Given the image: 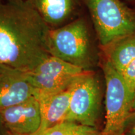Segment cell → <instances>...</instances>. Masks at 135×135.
<instances>
[{"label": "cell", "mask_w": 135, "mask_h": 135, "mask_svg": "<svg viewBox=\"0 0 135 135\" xmlns=\"http://www.w3.org/2000/svg\"><path fill=\"white\" fill-rule=\"evenodd\" d=\"M70 103L65 121L96 128L101 111L102 92L97 75L83 71L71 83Z\"/></svg>", "instance_id": "4"}, {"label": "cell", "mask_w": 135, "mask_h": 135, "mask_svg": "<svg viewBox=\"0 0 135 135\" xmlns=\"http://www.w3.org/2000/svg\"><path fill=\"white\" fill-rule=\"evenodd\" d=\"M0 135H11L0 117Z\"/></svg>", "instance_id": "16"}, {"label": "cell", "mask_w": 135, "mask_h": 135, "mask_svg": "<svg viewBox=\"0 0 135 135\" xmlns=\"http://www.w3.org/2000/svg\"><path fill=\"white\" fill-rule=\"evenodd\" d=\"M101 48L135 34V12L119 0H85Z\"/></svg>", "instance_id": "3"}, {"label": "cell", "mask_w": 135, "mask_h": 135, "mask_svg": "<svg viewBox=\"0 0 135 135\" xmlns=\"http://www.w3.org/2000/svg\"><path fill=\"white\" fill-rule=\"evenodd\" d=\"M51 28L31 0L0 2V65L31 71L50 56Z\"/></svg>", "instance_id": "1"}, {"label": "cell", "mask_w": 135, "mask_h": 135, "mask_svg": "<svg viewBox=\"0 0 135 135\" xmlns=\"http://www.w3.org/2000/svg\"><path fill=\"white\" fill-rule=\"evenodd\" d=\"M77 123L65 121L37 135H68Z\"/></svg>", "instance_id": "12"}, {"label": "cell", "mask_w": 135, "mask_h": 135, "mask_svg": "<svg viewBox=\"0 0 135 135\" xmlns=\"http://www.w3.org/2000/svg\"><path fill=\"white\" fill-rule=\"evenodd\" d=\"M97 128L76 124L68 135H98Z\"/></svg>", "instance_id": "14"}, {"label": "cell", "mask_w": 135, "mask_h": 135, "mask_svg": "<svg viewBox=\"0 0 135 135\" xmlns=\"http://www.w3.org/2000/svg\"><path fill=\"white\" fill-rule=\"evenodd\" d=\"M132 109H133V110H135V93L134 94V97H133V99Z\"/></svg>", "instance_id": "17"}, {"label": "cell", "mask_w": 135, "mask_h": 135, "mask_svg": "<svg viewBox=\"0 0 135 135\" xmlns=\"http://www.w3.org/2000/svg\"><path fill=\"white\" fill-rule=\"evenodd\" d=\"M1 1H2V0H0V2H1Z\"/></svg>", "instance_id": "18"}, {"label": "cell", "mask_w": 135, "mask_h": 135, "mask_svg": "<svg viewBox=\"0 0 135 135\" xmlns=\"http://www.w3.org/2000/svg\"><path fill=\"white\" fill-rule=\"evenodd\" d=\"M70 88L58 93L36 98L40 106L41 123L37 135L65 121L70 103Z\"/></svg>", "instance_id": "9"}, {"label": "cell", "mask_w": 135, "mask_h": 135, "mask_svg": "<svg viewBox=\"0 0 135 135\" xmlns=\"http://www.w3.org/2000/svg\"><path fill=\"white\" fill-rule=\"evenodd\" d=\"M11 135H18V134H11Z\"/></svg>", "instance_id": "19"}, {"label": "cell", "mask_w": 135, "mask_h": 135, "mask_svg": "<svg viewBox=\"0 0 135 135\" xmlns=\"http://www.w3.org/2000/svg\"><path fill=\"white\" fill-rule=\"evenodd\" d=\"M33 6L51 29L72 21L78 0H31Z\"/></svg>", "instance_id": "10"}, {"label": "cell", "mask_w": 135, "mask_h": 135, "mask_svg": "<svg viewBox=\"0 0 135 135\" xmlns=\"http://www.w3.org/2000/svg\"><path fill=\"white\" fill-rule=\"evenodd\" d=\"M122 135H135V110H133L125 121Z\"/></svg>", "instance_id": "15"}, {"label": "cell", "mask_w": 135, "mask_h": 135, "mask_svg": "<svg viewBox=\"0 0 135 135\" xmlns=\"http://www.w3.org/2000/svg\"><path fill=\"white\" fill-rule=\"evenodd\" d=\"M106 83L105 124L98 135H122L125 121L132 109L134 94L121 74L104 59L102 65Z\"/></svg>", "instance_id": "5"}, {"label": "cell", "mask_w": 135, "mask_h": 135, "mask_svg": "<svg viewBox=\"0 0 135 135\" xmlns=\"http://www.w3.org/2000/svg\"><path fill=\"white\" fill-rule=\"evenodd\" d=\"M48 46L50 55L84 71L93 70L97 65V51L87 23L82 18L51 29Z\"/></svg>", "instance_id": "2"}, {"label": "cell", "mask_w": 135, "mask_h": 135, "mask_svg": "<svg viewBox=\"0 0 135 135\" xmlns=\"http://www.w3.org/2000/svg\"><path fill=\"white\" fill-rule=\"evenodd\" d=\"M120 73L129 91L134 94L135 93V60L129 63Z\"/></svg>", "instance_id": "13"}, {"label": "cell", "mask_w": 135, "mask_h": 135, "mask_svg": "<svg viewBox=\"0 0 135 135\" xmlns=\"http://www.w3.org/2000/svg\"><path fill=\"white\" fill-rule=\"evenodd\" d=\"M83 71L80 68L50 55L26 74L33 89L34 97L38 98L66 90L74 78Z\"/></svg>", "instance_id": "6"}, {"label": "cell", "mask_w": 135, "mask_h": 135, "mask_svg": "<svg viewBox=\"0 0 135 135\" xmlns=\"http://www.w3.org/2000/svg\"><path fill=\"white\" fill-rule=\"evenodd\" d=\"M101 49L105 60L121 73L135 60V34L118 39Z\"/></svg>", "instance_id": "11"}, {"label": "cell", "mask_w": 135, "mask_h": 135, "mask_svg": "<svg viewBox=\"0 0 135 135\" xmlns=\"http://www.w3.org/2000/svg\"><path fill=\"white\" fill-rule=\"evenodd\" d=\"M0 117L11 134L35 135L41 126L40 106L35 97L2 109Z\"/></svg>", "instance_id": "7"}, {"label": "cell", "mask_w": 135, "mask_h": 135, "mask_svg": "<svg viewBox=\"0 0 135 135\" xmlns=\"http://www.w3.org/2000/svg\"><path fill=\"white\" fill-rule=\"evenodd\" d=\"M33 97L26 73L0 65V111Z\"/></svg>", "instance_id": "8"}]
</instances>
